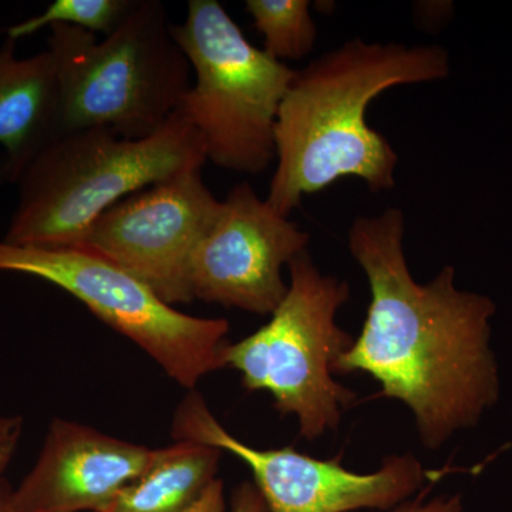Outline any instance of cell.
Listing matches in <instances>:
<instances>
[{"mask_svg":"<svg viewBox=\"0 0 512 512\" xmlns=\"http://www.w3.org/2000/svg\"><path fill=\"white\" fill-rule=\"evenodd\" d=\"M134 3L136 0H55L40 15L9 26L3 32L15 42L55 25L109 36L126 18Z\"/></svg>","mask_w":512,"mask_h":512,"instance_id":"15","label":"cell"},{"mask_svg":"<svg viewBox=\"0 0 512 512\" xmlns=\"http://www.w3.org/2000/svg\"><path fill=\"white\" fill-rule=\"evenodd\" d=\"M60 133L106 128L146 138L165 126L191 87V66L171 35L160 0H136L109 36L73 26L50 28Z\"/></svg>","mask_w":512,"mask_h":512,"instance_id":"4","label":"cell"},{"mask_svg":"<svg viewBox=\"0 0 512 512\" xmlns=\"http://www.w3.org/2000/svg\"><path fill=\"white\" fill-rule=\"evenodd\" d=\"M424 495L426 493L421 494L416 500L397 505L392 512H463V501L460 495H451V497L440 495L430 501H424Z\"/></svg>","mask_w":512,"mask_h":512,"instance_id":"17","label":"cell"},{"mask_svg":"<svg viewBox=\"0 0 512 512\" xmlns=\"http://www.w3.org/2000/svg\"><path fill=\"white\" fill-rule=\"evenodd\" d=\"M0 271L35 276L74 296L190 392L224 367L228 320L178 311L136 276L90 249L13 247L0 241Z\"/></svg>","mask_w":512,"mask_h":512,"instance_id":"7","label":"cell"},{"mask_svg":"<svg viewBox=\"0 0 512 512\" xmlns=\"http://www.w3.org/2000/svg\"><path fill=\"white\" fill-rule=\"evenodd\" d=\"M77 421L55 419L10 500L19 512H107L164 454Z\"/></svg>","mask_w":512,"mask_h":512,"instance_id":"11","label":"cell"},{"mask_svg":"<svg viewBox=\"0 0 512 512\" xmlns=\"http://www.w3.org/2000/svg\"><path fill=\"white\" fill-rule=\"evenodd\" d=\"M404 234L399 208L350 225V254L367 276L372 301L362 332L333 373L372 376L380 396L412 410L421 443L436 450L456 431L476 426L500 396L490 346L495 303L458 289L453 266L427 284L416 282Z\"/></svg>","mask_w":512,"mask_h":512,"instance_id":"1","label":"cell"},{"mask_svg":"<svg viewBox=\"0 0 512 512\" xmlns=\"http://www.w3.org/2000/svg\"><path fill=\"white\" fill-rule=\"evenodd\" d=\"M15 40L0 47V148L6 177L19 175L60 134V94L49 50L19 59Z\"/></svg>","mask_w":512,"mask_h":512,"instance_id":"12","label":"cell"},{"mask_svg":"<svg viewBox=\"0 0 512 512\" xmlns=\"http://www.w3.org/2000/svg\"><path fill=\"white\" fill-rule=\"evenodd\" d=\"M448 74L444 47L362 39H350L298 70L276 120V168L266 202L289 217L305 195L342 178H359L373 192L392 190L399 156L367 124V109L386 90Z\"/></svg>","mask_w":512,"mask_h":512,"instance_id":"2","label":"cell"},{"mask_svg":"<svg viewBox=\"0 0 512 512\" xmlns=\"http://www.w3.org/2000/svg\"><path fill=\"white\" fill-rule=\"evenodd\" d=\"M23 417L0 414V487L6 483L5 473L12 464L22 439Z\"/></svg>","mask_w":512,"mask_h":512,"instance_id":"16","label":"cell"},{"mask_svg":"<svg viewBox=\"0 0 512 512\" xmlns=\"http://www.w3.org/2000/svg\"><path fill=\"white\" fill-rule=\"evenodd\" d=\"M311 234L239 183L192 259L195 301L271 315L288 292L282 268L308 251Z\"/></svg>","mask_w":512,"mask_h":512,"instance_id":"10","label":"cell"},{"mask_svg":"<svg viewBox=\"0 0 512 512\" xmlns=\"http://www.w3.org/2000/svg\"><path fill=\"white\" fill-rule=\"evenodd\" d=\"M171 35L195 76L177 111L200 134L207 160L237 173L265 171L298 70L251 45L218 0H190Z\"/></svg>","mask_w":512,"mask_h":512,"instance_id":"6","label":"cell"},{"mask_svg":"<svg viewBox=\"0 0 512 512\" xmlns=\"http://www.w3.org/2000/svg\"><path fill=\"white\" fill-rule=\"evenodd\" d=\"M221 457L220 448L174 441L107 512H225Z\"/></svg>","mask_w":512,"mask_h":512,"instance_id":"13","label":"cell"},{"mask_svg":"<svg viewBox=\"0 0 512 512\" xmlns=\"http://www.w3.org/2000/svg\"><path fill=\"white\" fill-rule=\"evenodd\" d=\"M10 493H12V487L6 481L5 484L0 487V512H19L13 507L12 500H10Z\"/></svg>","mask_w":512,"mask_h":512,"instance_id":"19","label":"cell"},{"mask_svg":"<svg viewBox=\"0 0 512 512\" xmlns=\"http://www.w3.org/2000/svg\"><path fill=\"white\" fill-rule=\"evenodd\" d=\"M175 441H197L239 458L254 477L269 512H350L390 510L416 493L426 473L412 453L390 456L375 473L346 470L292 447L255 448L237 439L215 419L200 393L191 390L173 421Z\"/></svg>","mask_w":512,"mask_h":512,"instance_id":"8","label":"cell"},{"mask_svg":"<svg viewBox=\"0 0 512 512\" xmlns=\"http://www.w3.org/2000/svg\"><path fill=\"white\" fill-rule=\"evenodd\" d=\"M285 298L252 335L227 343L222 365L237 370L249 392H268L282 416H296L306 440L338 429L356 393L333 379V366L355 339L336 323L349 301L348 282L323 275L309 251L288 265Z\"/></svg>","mask_w":512,"mask_h":512,"instance_id":"5","label":"cell"},{"mask_svg":"<svg viewBox=\"0 0 512 512\" xmlns=\"http://www.w3.org/2000/svg\"><path fill=\"white\" fill-rule=\"evenodd\" d=\"M207 163L200 134L175 111L153 136L124 138L106 128L57 134L19 175L18 204L3 242L76 248L94 222L124 198Z\"/></svg>","mask_w":512,"mask_h":512,"instance_id":"3","label":"cell"},{"mask_svg":"<svg viewBox=\"0 0 512 512\" xmlns=\"http://www.w3.org/2000/svg\"><path fill=\"white\" fill-rule=\"evenodd\" d=\"M245 10L276 60H302L313 52L318 28L308 0H247Z\"/></svg>","mask_w":512,"mask_h":512,"instance_id":"14","label":"cell"},{"mask_svg":"<svg viewBox=\"0 0 512 512\" xmlns=\"http://www.w3.org/2000/svg\"><path fill=\"white\" fill-rule=\"evenodd\" d=\"M6 181H8V177H6L5 158L0 156V185L6 183Z\"/></svg>","mask_w":512,"mask_h":512,"instance_id":"20","label":"cell"},{"mask_svg":"<svg viewBox=\"0 0 512 512\" xmlns=\"http://www.w3.org/2000/svg\"><path fill=\"white\" fill-rule=\"evenodd\" d=\"M231 512H269L254 483L239 484L232 493Z\"/></svg>","mask_w":512,"mask_h":512,"instance_id":"18","label":"cell"},{"mask_svg":"<svg viewBox=\"0 0 512 512\" xmlns=\"http://www.w3.org/2000/svg\"><path fill=\"white\" fill-rule=\"evenodd\" d=\"M221 201L188 171L124 198L94 222L82 248L136 276L170 306L194 302L192 259Z\"/></svg>","mask_w":512,"mask_h":512,"instance_id":"9","label":"cell"}]
</instances>
